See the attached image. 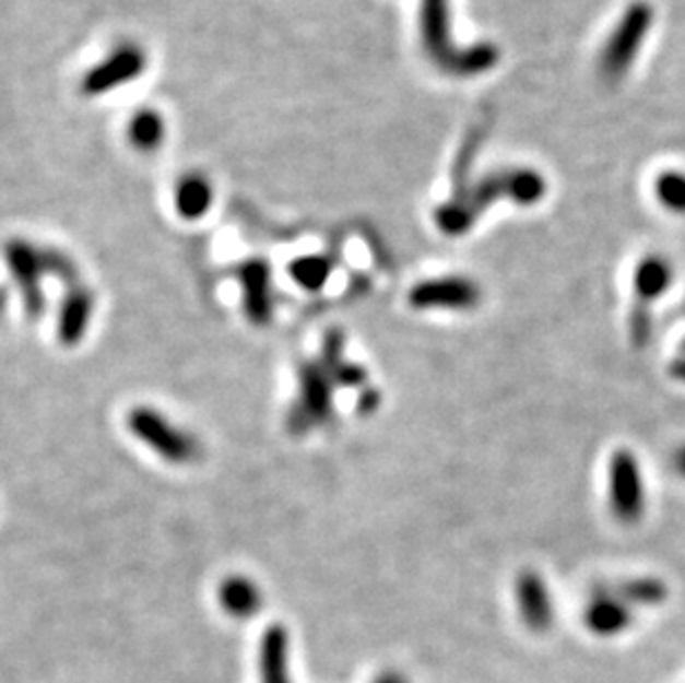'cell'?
<instances>
[{
    "label": "cell",
    "mask_w": 685,
    "mask_h": 683,
    "mask_svg": "<svg viewBox=\"0 0 685 683\" xmlns=\"http://www.w3.org/2000/svg\"><path fill=\"white\" fill-rule=\"evenodd\" d=\"M546 193L548 185L540 172L528 167L499 169L486 174L471 187L457 189L450 200L435 209V224L444 236L457 238L469 234L480 217L499 200L532 207L542 202Z\"/></svg>",
    "instance_id": "cell-1"
},
{
    "label": "cell",
    "mask_w": 685,
    "mask_h": 683,
    "mask_svg": "<svg viewBox=\"0 0 685 683\" xmlns=\"http://www.w3.org/2000/svg\"><path fill=\"white\" fill-rule=\"evenodd\" d=\"M420 38L428 60L452 79H475L499 62V47L482 40L460 47L452 40L450 0H420Z\"/></svg>",
    "instance_id": "cell-2"
},
{
    "label": "cell",
    "mask_w": 685,
    "mask_h": 683,
    "mask_svg": "<svg viewBox=\"0 0 685 683\" xmlns=\"http://www.w3.org/2000/svg\"><path fill=\"white\" fill-rule=\"evenodd\" d=\"M654 23V8L646 0H635L617 21L611 36L599 51V73L605 81H622L633 69L637 56Z\"/></svg>",
    "instance_id": "cell-3"
},
{
    "label": "cell",
    "mask_w": 685,
    "mask_h": 683,
    "mask_svg": "<svg viewBox=\"0 0 685 683\" xmlns=\"http://www.w3.org/2000/svg\"><path fill=\"white\" fill-rule=\"evenodd\" d=\"M127 424H129V431L142 444H146L151 450L172 464H189L200 455L198 439L189 431L169 422L156 409H149V407L131 409Z\"/></svg>",
    "instance_id": "cell-4"
},
{
    "label": "cell",
    "mask_w": 685,
    "mask_h": 683,
    "mask_svg": "<svg viewBox=\"0 0 685 683\" xmlns=\"http://www.w3.org/2000/svg\"><path fill=\"white\" fill-rule=\"evenodd\" d=\"M333 379L320 360L304 362L297 370V400L288 413L293 435H304L333 417Z\"/></svg>",
    "instance_id": "cell-5"
},
{
    "label": "cell",
    "mask_w": 685,
    "mask_h": 683,
    "mask_svg": "<svg viewBox=\"0 0 685 683\" xmlns=\"http://www.w3.org/2000/svg\"><path fill=\"white\" fill-rule=\"evenodd\" d=\"M8 262L10 269L16 278V282L23 288V297L29 316L38 318L43 314L45 307V297L40 291V278L47 273L60 275L64 280H69L71 284L75 282V271L71 267V262H67L62 256L58 254H49V251H38L32 245L25 243H14L8 249Z\"/></svg>",
    "instance_id": "cell-6"
},
{
    "label": "cell",
    "mask_w": 685,
    "mask_h": 683,
    "mask_svg": "<svg viewBox=\"0 0 685 683\" xmlns=\"http://www.w3.org/2000/svg\"><path fill=\"white\" fill-rule=\"evenodd\" d=\"M607 502L624 526H635L646 515V482L630 448H617L607 464Z\"/></svg>",
    "instance_id": "cell-7"
},
{
    "label": "cell",
    "mask_w": 685,
    "mask_h": 683,
    "mask_svg": "<svg viewBox=\"0 0 685 683\" xmlns=\"http://www.w3.org/2000/svg\"><path fill=\"white\" fill-rule=\"evenodd\" d=\"M482 286L466 275H444L417 282L409 305L417 311H473L482 305Z\"/></svg>",
    "instance_id": "cell-8"
},
{
    "label": "cell",
    "mask_w": 685,
    "mask_h": 683,
    "mask_svg": "<svg viewBox=\"0 0 685 683\" xmlns=\"http://www.w3.org/2000/svg\"><path fill=\"white\" fill-rule=\"evenodd\" d=\"M146 69V56L138 45H120L107 54L83 79V94L101 96L133 83Z\"/></svg>",
    "instance_id": "cell-9"
},
{
    "label": "cell",
    "mask_w": 685,
    "mask_h": 683,
    "mask_svg": "<svg viewBox=\"0 0 685 683\" xmlns=\"http://www.w3.org/2000/svg\"><path fill=\"white\" fill-rule=\"evenodd\" d=\"M515 599L523 626L530 633L544 635L555 624V603L551 588L538 570H521L515 581Z\"/></svg>",
    "instance_id": "cell-10"
},
{
    "label": "cell",
    "mask_w": 685,
    "mask_h": 683,
    "mask_svg": "<svg viewBox=\"0 0 685 683\" xmlns=\"http://www.w3.org/2000/svg\"><path fill=\"white\" fill-rule=\"evenodd\" d=\"M238 278L245 293V314L253 325H267L273 316L271 269L262 260H249L240 267Z\"/></svg>",
    "instance_id": "cell-11"
},
{
    "label": "cell",
    "mask_w": 685,
    "mask_h": 683,
    "mask_svg": "<svg viewBox=\"0 0 685 683\" xmlns=\"http://www.w3.org/2000/svg\"><path fill=\"white\" fill-rule=\"evenodd\" d=\"M583 622L588 631L599 637H617L630 628L633 611L628 603L601 588L599 592L592 594L583 613Z\"/></svg>",
    "instance_id": "cell-12"
},
{
    "label": "cell",
    "mask_w": 685,
    "mask_h": 683,
    "mask_svg": "<svg viewBox=\"0 0 685 683\" xmlns=\"http://www.w3.org/2000/svg\"><path fill=\"white\" fill-rule=\"evenodd\" d=\"M94 316V295L87 288L71 286L62 299L58 316V338L64 346H73L83 340Z\"/></svg>",
    "instance_id": "cell-13"
},
{
    "label": "cell",
    "mask_w": 685,
    "mask_h": 683,
    "mask_svg": "<svg viewBox=\"0 0 685 683\" xmlns=\"http://www.w3.org/2000/svg\"><path fill=\"white\" fill-rule=\"evenodd\" d=\"M217 599L226 615L234 620H251L262 609V590L245 575L226 577L217 588Z\"/></svg>",
    "instance_id": "cell-14"
},
{
    "label": "cell",
    "mask_w": 685,
    "mask_h": 683,
    "mask_svg": "<svg viewBox=\"0 0 685 683\" xmlns=\"http://www.w3.org/2000/svg\"><path fill=\"white\" fill-rule=\"evenodd\" d=\"M672 280H674V269L663 256L650 254L641 258L633 275V286H635V295L639 297V307H650L652 302L663 297Z\"/></svg>",
    "instance_id": "cell-15"
},
{
    "label": "cell",
    "mask_w": 685,
    "mask_h": 683,
    "mask_svg": "<svg viewBox=\"0 0 685 683\" xmlns=\"http://www.w3.org/2000/svg\"><path fill=\"white\" fill-rule=\"evenodd\" d=\"M260 679L262 683H291L288 668V633L273 624L260 639Z\"/></svg>",
    "instance_id": "cell-16"
},
{
    "label": "cell",
    "mask_w": 685,
    "mask_h": 683,
    "mask_svg": "<svg viewBox=\"0 0 685 683\" xmlns=\"http://www.w3.org/2000/svg\"><path fill=\"white\" fill-rule=\"evenodd\" d=\"M320 364L331 375L335 387H362L366 382V370L353 362L344 360V335L342 331H329L322 344V360Z\"/></svg>",
    "instance_id": "cell-17"
},
{
    "label": "cell",
    "mask_w": 685,
    "mask_h": 683,
    "mask_svg": "<svg viewBox=\"0 0 685 683\" xmlns=\"http://www.w3.org/2000/svg\"><path fill=\"white\" fill-rule=\"evenodd\" d=\"M174 200H176V209L182 217L198 220L213 204V187L200 174H189L178 182Z\"/></svg>",
    "instance_id": "cell-18"
},
{
    "label": "cell",
    "mask_w": 685,
    "mask_h": 683,
    "mask_svg": "<svg viewBox=\"0 0 685 683\" xmlns=\"http://www.w3.org/2000/svg\"><path fill=\"white\" fill-rule=\"evenodd\" d=\"M605 590L615 594L617 599H622L624 603H628L630 609L633 605H661L670 592L665 581L659 577H635Z\"/></svg>",
    "instance_id": "cell-19"
},
{
    "label": "cell",
    "mask_w": 685,
    "mask_h": 683,
    "mask_svg": "<svg viewBox=\"0 0 685 683\" xmlns=\"http://www.w3.org/2000/svg\"><path fill=\"white\" fill-rule=\"evenodd\" d=\"M129 140L138 151H156L165 136H167V127H165V118L161 116V111L154 109H138L133 114V118L129 120Z\"/></svg>",
    "instance_id": "cell-20"
},
{
    "label": "cell",
    "mask_w": 685,
    "mask_h": 683,
    "mask_svg": "<svg viewBox=\"0 0 685 683\" xmlns=\"http://www.w3.org/2000/svg\"><path fill=\"white\" fill-rule=\"evenodd\" d=\"M288 273L302 288L320 291L331 275V262L324 256H304L291 262Z\"/></svg>",
    "instance_id": "cell-21"
},
{
    "label": "cell",
    "mask_w": 685,
    "mask_h": 683,
    "mask_svg": "<svg viewBox=\"0 0 685 683\" xmlns=\"http://www.w3.org/2000/svg\"><path fill=\"white\" fill-rule=\"evenodd\" d=\"M654 196L663 209L676 215H685V174L663 172L654 180Z\"/></svg>",
    "instance_id": "cell-22"
},
{
    "label": "cell",
    "mask_w": 685,
    "mask_h": 683,
    "mask_svg": "<svg viewBox=\"0 0 685 683\" xmlns=\"http://www.w3.org/2000/svg\"><path fill=\"white\" fill-rule=\"evenodd\" d=\"M652 338V314L648 307H635L633 316H630V340L635 349H643L648 346Z\"/></svg>",
    "instance_id": "cell-23"
},
{
    "label": "cell",
    "mask_w": 685,
    "mask_h": 683,
    "mask_svg": "<svg viewBox=\"0 0 685 683\" xmlns=\"http://www.w3.org/2000/svg\"><path fill=\"white\" fill-rule=\"evenodd\" d=\"M668 373H670V377H672V379H676V382L685 385V353H681L678 357L670 360V364H668Z\"/></svg>",
    "instance_id": "cell-24"
},
{
    "label": "cell",
    "mask_w": 685,
    "mask_h": 683,
    "mask_svg": "<svg viewBox=\"0 0 685 683\" xmlns=\"http://www.w3.org/2000/svg\"><path fill=\"white\" fill-rule=\"evenodd\" d=\"M670 462H672L674 473L685 480V444L678 446V448L672 452V460H670Z\"/></svg>",
    "instance_id": "cell-25"
},
{
    "label": "cell",
    "mask_w": 685,
    "mask_h": 683,
    "mask_svg": "<svg viewBox=\"0 0 685 683\" xmlns=\"http://www.w3.org/2000/svg\"><path fill=\"white\" fill-rule=\"evenodd\" d=\"M377 404H379V393H377V391H366V393L362 396V400H359V411L368 415V413L375 411Z\"/></svg>",
    "instance_id": "cell-26"
},
{
    "label": "cell",
    "mask_w": 685,
    "mask_h": 683,
    "mask_svg": "<svg viewBox=\"0 0 685 683\" xmlns=\"http://www.w3.org/2000/svg\"><path fill=\"white\" fill-rule=\"evenodd\" d=\"M373 683H409V679L402 672H398V670H387L379 676H375Z\"/></svg>",
    "instance_id": "cell-27"
},
{
    "label": "cell",
    "mask_w": 685,
    "mask_h": 683,
    "mask_svg": "<svg viewBox=\"0 0 685 683\" xmlns=\"http://www.w3.org/2000/svg\"><path fill=\"white\" fill-rule=\"evenodd\" d=\"M683 353H685V340H683Z\"/></svg>",
    "instance_id": "cell-28"
}]
</instances>
